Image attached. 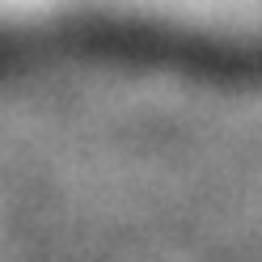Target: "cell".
I'll list each match as a JSON object with an SVG mask.
<instances>
[{"mask_svg": "<svg viewBox=\"0 0 262 262\" xmlns=\"http://www.w3.org/2000/svg\"><path fill=\"white\" fill-rule=\"evenodd\" d=\"M0 47L258 63L262 0H0Z\"/></svg>", "mask_w": 262, "mask_h": 262, "instance_id": "obj_1", "label": "cell"}]
</instances>
